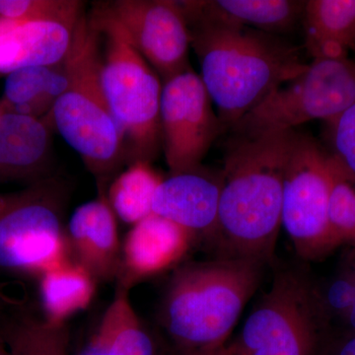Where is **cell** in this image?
Wrapping results in <instances>:
<instances>
[{
	"label": "cell",
	"instance_id": "cell-7",
	"mask_svg": "<svg viewBox=\"0 0 355 355\" xmlns=\"http://www.w3.org/2000/svg\"><path fill=\"white\" fill-rule=\"evenodd\" d=\"M324 319L308 273L299 268L275 272L231 345L238 355H316Z\"/></svg>",
	"mask_w": 355,
	"mask_h": 355
},
{
	"label": "cell",
	"instance_id": "cell-20",
	"mask_svg": "<svg viewBox=\"0 0 355 355\" xmlns=\"http://www.w3.org/2000/svg\"><path fill=\"white\" fill-rule=\"evenodd\" d=\"M0 336L11 355H69L67 324L49 323L22 303L0 312Z\"/></svg>",
	"mask_w": 355,
	"mask_h": 355
},
{
	"label": "cell",
	"instance_id": "cell-27",
	"mask_svg": "<svg viewBox=\"0 0 355 355\" xmlns=\"http://www.w3.org/2000/svg\"><path fill=\"white\" fill-rule=\"evenodd\" d=\"M334 156L355 177V103L328 123Z\"/></svg>",
	"mask_w": 355,
	"mask_h": 355
},
{
	"label": "cell",
	"instance_id": "cell-23",
	"mask_svg": "<svg viewBox=\"0 0 355 355\" xmlns=\"http://www.w3.org/2000/svg\"><path fill=\"white\" fill-rule=\"evenodd\" d=\"M306 1L299 0H216L212 10L226 19L268 34H284L302 20Z\"/></svg>",
	"mask_w": 355,
	"mask_h": 355
},
{
	"label": "cell",
	"instance_id": "cell-4",
	"mask_svg": "<svg viewBox=\"0 0 355 355\" xmlns=\"http://www.w3.org/2000/svg\"><path fill=\"white\" fill-rule=\"evenodd\" d=\"M102 37L83 13L64 58L69 87L44 120L83 159L98 183L108 184L128 160L101 80Z\"/></svg>",
	"mask_w": 355,
	"mask_h": 355
},
{
	"label": "cell",
	"instance_id": "cell-25",
	"mask_svg": "<svg viewBox=\"0 0 355 355\" xmlns=\"http://www.w3.org/2000/svg\"><path fill=\"white\" fill-rule=\"evenodd\" d=\"M330 282L316 286L318 302L327 322L345 321L355 297V251L347 257Z\"/></svg>",
	"mask_w": 355,
	"mask_h": 355
},
{
	"label": "cell",
	"instance_id": "cell-19",
	"mask_svg": "<svg viewBox=\"0 0 355 355\" xmlns=\"http://www.w3.org/2000/svg\"><path fill=\"white\" fill-rule=\"evenodd\" d=\"M37 279L43 317L53 324H67L70 317L87 309L97 288L95 277L72 259L53 266Z\"/></svg>",
	"mask_w": 355,
	"mask_h": 355
},
{
	"label": "cell",
	"instance_id": "cell-15",
	"mask_svg": "<svg viewBox=\"0 0 355 355\" xmlns=\"http://www.w3.org/2000/svg\"><path fill=\"white\" fill-rule=\"evenodd\" d=\"M78 20L44 18L14 21L0 18V76L26 67L62 62Z\"/></svg>",
	"mask_w": 355,
	"mask_h": 355
},
{
	"label": "cell",
	"instance_id": "cell-29",
	"mask_svg": "<svg viewBox=\"0 0 355 355\" xmlns=\"http://www.w3.org/2000/svg\"><path fill=\"white\" fill-rule=\"evenodd\" d=\"M345 328L347 329V334H355V297L354 304L352 306L349 315L343 321Z\"/></svg>",
	"mask_w": 355,
	"mask_h": 355
},
{
	"label": "cell",
	"instance_id": "cell-26",
	"mask_svg": "<svg viewBox=\"0 0 355 355\" xmlns=\"http://www.w3.org/2000/svg\"><path fill=\"white\" fill-rule=\"evenodd\" d=\"M83 13V2L76 0H0V18L8 20H78Z\"/></svg>",
	"mask_w": 355,
	"mask_h": 355
},
{
	"label": "cell",
	"instance_id": "cell-35",
	"mask_svg": "<svg viewBox=\"0 0 355 355\" xmlns=\"http://www.w3.org/2000/svg\"><path fill=\"white\" fill-rule=\"evenodd\" d=\"M354 51H355V46H354Z\"/></svg>",
	"mask_w": 355,
	"mask_h": 355
},
{
	"label": "cell",
	"instance_id": "cell-18",
	"mask_svg": "<svg viewBox=\"0 0 355 355\" xmlns=\"http://www.w3.org/2000/svg\"><path fill=\"white\" fill-rule=\"evenodd\" d=\"M67 87L64 60L53 65L15 70L6 76L0 107L3 113L44 119Z\"/></svg>",
	"mask_w": 355,
	"mask_h": 355
},
{
	"label": "cell",
	"instance_id": "cell-34",
	"mask_svg": "<svg viewBox=\"0 0 355 355\" xmlns=\"http://www.w3.org/2000/svg\"><path fill=\"white\" fill-rule=\"evenodd\" d=\"M2 114H3V112H2L1 107H0V118H1Z\"/></svg>",
	"mask_w": 355,
	"mask_h": 355
},
{
	"label": "cell",
	"instance_id": "cell-12",
	"mask_svg": "<svg viewBox=\"0 0 355 355\" xmlns=\"http://www.w3.org/2000/svg\"><path fill=\"white\" fill-rule=\"evenodd\" d=\"M196 241L193 233L151 214L135 224L121 243L118 286L130 291L141 280L178 265Z\"/></svg>",
	"mask_w": 355,
	"mask_h": 355
},
{
	"label": "cell",
	"instance_id": "cell-5",
	"mask_svg": "<svg viewBox=\"0 0 355 355\" xmlns=\"http://www.w3.org/2000/svg\"><path fill=\"white\" fill-rule=\"evenodd\" d=\"M88 16L104 40L102 85L128 160L153 162L162 149V80L116 21L96 6Z\"/></svg>",
	"mask_w": 355,
	"mask_h": 355
},
{
	"label": "cell",
	"instance_id": "cell-9",
	"mask_svg": "<svg viewBox=\"0 0 355 355\" xmlns=\"http://www.w3.org/2000/svg\"><path fill=\"white\" fill-rule=\"evenodd\" d=\"M331 177V153L297 130L284 175L282 226L302 260H319L340 246L329 223Z\"/></svg>",
	"mask_w": 355,
	"mask_h": 355
},
{
	"label": "cell",
	"instance_id": "cell-13",
	"mask_svg": "<svg viewBox=\"0 0 355 355\" xmlns=\"http://www.w3.org/2000/svg\"><path fill=\"white\" fill-rule=\"evenodd\" d=\"M106 186L98 183V197L77 207L65 226L70 258L97 282L118 279L121 268L118 218L107 200Z\"/></svg>",
	"mask_w": 355,
	"mask_h": 355
},
{
	"label": "cell",
	"instance_id": "cell-16",
	"mask_svg": "<svg viewBox=\"0 0 355 355\" xmlns=\"http://www.w3.org/2000/svg\"><path fill=\"white\" fill-rule=\"evenodd\" d=\"M53 128L44 119L15 113L0 118V184L53 177Z\"/></svg>",
	"mask_w": 355,
	"mask_h": 355
},
{
	"label": "cell",
	"instance_id": "cell-8",
	"mask_svg": "<svg viewBox=\"0 0 355 355\" xmlns=\"http://www.w3.org/2000/svg\"><path fill=\"white\" fill-rule=\"evenodd\" d=\"M354 103V60L313 58L302 73L275 90L229 130L254 137L291 132L311 121L330 123Z\"/></svg>",
	"mask_w": 355,
	"mask_h": 355
},
{
	"label": "cell",
	"instance_id": "cell-28",
	"mask_svg": "<svg viewBox=\"0 0 355 355\" xmlns=\"http://www.w3.org/2000/svg\"><path fill=\"white\" fill-rule=\"evenodd\" d=\"M336 355H355V334H347L336 350Z\"/></svg>",
	"mask_w": 355,
	"mask_h": 355
},
{
	"label": "cell",
	"instance_id": "cell-30",
	"mask_svg": "<svg viewBox=\"0 0 355 355\" xmlns=\"http://www.w3.org/2000/svg\"><path fill=\"white\" fill-rule=\"evenodd\" d=\"M216 352H181L177 350L174 355H216Z\"/></svg>",
	"mask_w": 355,
	"mask_h": 355
},
{
	"label": "cell",
	"instance_id": "cell-22",
	"mask_svg": "<svg viewBox=\"0 0 355 355\" xmlns=\"http://www.w3.org/2000/svg\"><path fill=\"white\" fill-rule=\"evenodd\" d=\"M162 181L151 162L130 163L106 190L107 200L116 218L132 226L150 216L156 191Z\"/></svg>",
	"mask_w": 355,
	"mask_h": 355
},
{
	"label": "cell",
	"instance_id": "cell-1",
	"mask_svg": "<svg viewBox=\"0 0 355 355\" xmlns=\"http://www.w3.org/2000/svg\"><path fill=\"white\" fill-rule=\"evenodd\" d=\"M179 4L223 130L307 67L302 48L282 37L226 19L209 1Z\"/></svg>",
	"mask_w": 355,
	"mask_h": 355
},
{
	"label": "cell",
	"instance_id": "cell-14",
	"mask_svg": "<svg viewBox=\"0 0 355 355\" xmlns=\"http://www.w3.org/2000/svg\"><path fill=\"white\" fill-rule=\"evenodd\" d=\"M220 190V175L203 171L202 167L170 174L156 191L153 214L190 231L196 240L211 241L218 220Z\"/></svg>",
	"mask_w": 355,
	"mask_h": 355
},
{
	"label": "cell",
	"instance_id": "cell-10",
	"mask_svg": "<svg viewBox=\"0 0 355 355\" xmlns=\"http://www.w3.org/2000/svg\"><path fill=\"white\" fill-rule=\"evenodd\" d=\"M202 78L193 69L163 83L162 149L170 174L198 169L223 128Z\"/></svg>",
	"mask_w": 355,
	"mask_h": 355
},
{
	"label": "cell",
	"instance_id": "cell-32",
	"mask_svg": "<svg viewBox=\"0 0 355 355\" xmlns=\"http://www.w3.org/2000/svg\"><path fill=\"white\" fill-rule=\"evenodd\" d=\"M0 355H11L1 336H0Z\"/></svg>",
	"mask_w": 355,
	"mask_h": 355
},
{
	"label": "cell",
	"instance_id": "cell-17",
	"mask_svg": "<svg viewBox=\"0 0 355 355\" xmlns=\"http://www.w3.org/2000/svg\"><path fill=\"white\" fill-rule=\"evenodd\" d=\"M301 21L312 60L347 58L354 51L355 0H309Z\"/></svg>",
	"mask_w": 355,
	"mask_h": 355
},
{
	"label": "cell",
	"instance_id": "cell-11",
	"mask_svg": "<svg viewBox=\"0 0 355 355\" xmlns=\"http://www.w3.org/2000/svg\"><path fill=\"white\" fill-rule=\"evenodd\" d=\"M95 6L123 28L162 83L190 69V30L179 1L114 0Z\"/></svg>",
	"mask_w": 355,
	"mask_h": 355
},
{
	"label": "cell",
	"instance_id": "cell-21",
	"mask_svg": "<svg viewBox=\"0 0 355 355\" xmlns=\"http://www.w3.org/2000/svg\"><path fill=\"white\" fill-rule=\"evenodd\" d=\"M128 289L119 286L94 336L99 355H156L153 338L135 312Z\"/></svg>",
	"mask_w": 355,
	"mask_h": 355
},
{
	"label": "cell",
	"instance_id": "cell-3",
	"mask_svg": "<svg viewBox=\"0 0 355 355\" xmlns=\"http://www.w3.org/2000/svg\"><path fill=\"white\" fill-rule=\"evenodd\" d=\"M265 263L217 258L178 268L166 287L158 322L181 352H216L232 333L261 282Z\"/></svg>",
	"mask_w": 355,
	"mask_h": 355
},
{
	"label": "cell",
	"instance_id": "cell-33",
	"mask_svg": "<svg viewBox=\"0 0 355 355\" xmlns=\"http://www.w3.org/2000/svg\"><path fill=\"white\" fill-rule=\"evenodd\" d=\"M7 303H8V300H6V299L2 298V296L0 295V312L6 308Z\"/></svg>",
	"mask_w": 355,
	"mask_h": 355
},
{
	"label": "cell",
	"instance_id": "cell-6",
	"mask_svg": "<svg viewBox=\"0 0 355 355\" xmlns=\"http://www.w3.org/2000/svg\"><path fill=\"white\" fill-rule=\"evenodd\" d=\"M70 184L50 177L0 193V277H35L70 258L64 217Z\"/></svg>",
	"mask_w": 355,
	"mask_h": 355
},
{
	"label": "cell",
	"instance_id": "cell-24",
	"mask_svg": "<svg viewBox=\"0 0 355 355\" xmlns=\"http://www.w3.org/2000/svg\"><path fill=\"white\" fill-rule=\"evenodd\" d=\"M328 216L338 245L355 247V177L334 155Z\"/></svg>",
	"mask_w": 355,
	"mask_h": 355
},
{
	"label": "cell",
	"instance_id": "cell-31",
	"mask_svg": "<svg viewBox=\"0 0 355 355\" xmlns=\"http://www.w3.org/2000/svg\"><path fill=\"white\" fill-rule=\"evenodd\" d=\"M216 355H238V354L233 349L232 345H229V347H223L217 350Z\"/></svg>",
	"mask_w": 355,
	"mask_h": 355
},
{
	"label": "cell",
	"instance_id": "cell-2",
	"mask_svg": "<svg viewBox=\"0 0 355 355\" xmlns=\"http://www.w3.org/2000/svg\"><path fill=\"white\" fill-rule=\"evenodd\" d=\"M296 132L231 135L211 240L218 258L252 259L266 266L275 263L284 175Z\"/></svg>",
	"mask_w": 355,
	"mask_h": 355
}]
</instances>
